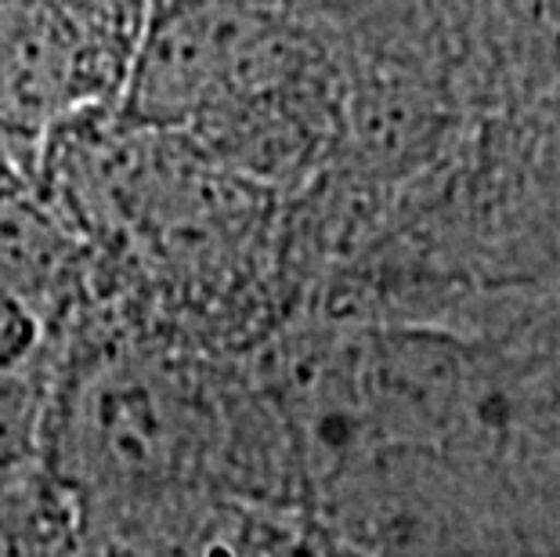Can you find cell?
I'll return each mask as SVG.
<instances>
[{
	"label": "cell",
	"instance_id": "7a4b0ae2",
	"mask_svg": "<svg viewBox=\"0 0 560 557\" xmlns=\"http://www.w3.org/2000/svg\"><path fill=\"white\" fill-rule=\"evenodd\" d=\"M0 138H4V135H0Z\"/></svg>",
	"mask_w": 560,
	"mask_h": 557
},
{
	"label": "cell",
	"instance_id": "6da1fadb",
	"mask_svg": "<svg viewBox=\"0 0 560 557\" xmlns=\"http://www.w3.org/2000/svg\"><path fill=\"white\" fill-rule=\"evenodd\" d=\"M120 98V77L58 0H0V135L33 141Z\"/></svg>",
	"mask_w": 560,
	"mask_h": 557
}]
</instances>
